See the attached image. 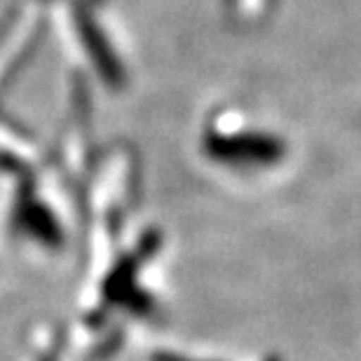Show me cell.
<instances>
[{
    "instance_id": "6da1fadb",
    "label": "cell",
    "mask_w": 361,
    "mask_h": 361,
    "mask_svg": "<svg viewBox=\"0 0 361 361\" xmlns=\"http://www.w3.org/2000/svg\"><path fill=\"white\" fill-rule=\"evenodd\" d=\"M221 153L226 157H235V160H247V162H277L284 146L272 139V136H247L240 141H228L221 146Z\"/></svg>"
}]
</instances>
